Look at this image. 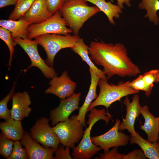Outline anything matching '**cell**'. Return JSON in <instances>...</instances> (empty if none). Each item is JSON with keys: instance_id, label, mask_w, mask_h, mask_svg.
<instances>
[{"instance_id": "15", "label": "cell", "mask_w": 159, "mask_h": 159, "mask_svg": "<svg viewBox=\"0 0 159 159\" xmlns=\"http://www.w3.org/2000/svg\"><path fill=\"white\" fill-rule=\"evenodd\" d=\"M12 99L11 118L21 121L27 117L32 111L29 107L31 102L30 96L26 91L18 92L14 94Z\"/></svg>"}, {"instance_id": "36", "label": "cell", "mask_w": 159, "mask_h": 159, "mask_svg": "<svg viewBox=\"0 0 159 159\" xmlns=\"http://www.w3.org/2000/svg\"><path fill=\"white\" fill-rule=\"evenodd\" d=\"M17 0H0V8L11 5H15Z\"/></svg>"}, {"instance_id": "39", "label": "cell", "mask_w": 159, "mask_h": 159, "mask_svg": "<svg viewBox=\"0 0 159 159\" xmlns=\"http://www.w3.org/2000/svg\"><path fill=\"white\" fill-rule=\"evenodd\" d=\"M69 0H66V1H69Z\"/></svg>"}, {"instance_id": "1", "label": "cell", "mask_w": 159, "mask_h": 159, "mask_svg": "<svg viewBox=\"0 0 159 159\" xmlns=\"http://www.w3.org/2000/svg\"><path fill=\"white\" fill-rule=\"evenodd\" d=\"M89 51L92 60L103 67L102 71L107 80L115 75L131 77L141 72L128 57L126 47L121 43L92 41L89 46Z\"/></svg>"}, {"instance_id": "32", "label": "cell", "mask_w": 159, "mask_h": 159, "mask_svg": "<svg viewBox=\"0 0 159 159\" xmlns=\"http://www.w3.org/2000/svg\"><path fill=\"white\" fill-rule=\"evenodd\" d=\"M100 157H95L96 159H122L124 153H121L118 151V147H114L111 150L99 153Z\"/></svg>"}, {"instance_id": "38", "label": "cell", "mask_w": 159, "mask_h": 159, "mask_svg": "<svg viewBox=\"0 0 159 159\" xmlns=\"http://www.w3.org/2000/svg\"><path fill=\"white\" fill-rule=\"evenodd\" d=\"M157 142V144L158 145V150H159V137L156 142Z\"/></svg>"}, {"instance_id": "14", "label": "cell", "mask_w": 159, "mask_h": 159, "mask_svg": "<svg viewBox=\"0 0 159 159\" xmlns=\"http://www.w3.org/2000/svg\"><path fill=\"white\" fill-rule=\"evenodd\" d=\"M20 143L26 149L29 159H53L55 149L47 148L34 140L28 132H25Z\"/></svg>"}, {"instance_id": "4", "label": "cell", "mask_w": 159, "mask_h": 159, "mask_svg": "<svg viewBox=\"0 0 159 159\" xmlns=\"http://www.w3.org/2000/svg\"><path fill=\"white\" fill-rule=\"evenodd\" d=\"M107 80L100 78L98 83L100 88L99 95L95 100L91 103L87 112L100 105L105 106L108 112V107L114 102H120L123 97L137 94L140 92V91L136 90L128 85L129 81L125 82L120 81L117 85H113L108 83Z\"/></svg>"}, {"instance_id": "37", "label": "cell", "mask_w": 159, "mask_h": 159, "mask_svg": "<svg viewBox=\"0 0 159 159\" xmlns=\"http://www.w3.org/2000/svg\"><path fill=\"white\" fill-rule=\"evenodd\" d=\"M132 0H117V5L122 9L124 8V4L129 7L131 6V1Z\"/></svg>"}, {"instance_id": "8", "label": "cell", "mask_w": 159, "mask_h": 159, "mask_svg": "<svg viewBox=\"0 0 159 159\" xmlns=\"http://www.w3.org/2000/svg\"><path fill=\"white\" fill-rule=\"evenodd\" d=\"M15 45H19L27 54L31 61V64L22 71L26 72L33 67L38 68L46 78L52 79L57 76V74L53 67L48 65L40 56L37 47L38 44L36 40H32L28 38H13Z\"/></svg>"}, {"instance_id": "41", "label": "cell", "mask_w": 159, "mask_h": 159, "mask_svg": "<svg viewBox=\"0 0 159 159\" xmlns=\"http://www.w3.org/2000/svg\"><path fill=\"white\" fill-rule=\"evenodd\" d=\"M158 69H159V67H158Z\"/></svg>"}, {"instance_id": "40", "label": "cell", "mask_w": 159, "mask_h": 159, "mask_svg": "<svg viewBox=\"0 0 159 159\" xmlns=\"http://www.w3.org/2000/svg\"><path fill=\"white\" fill-rule=\"evenodd\" d=\"M158 117L159 120V116Z\"/></svg>"}, {"instance_id": "21", "label": "cell", "mask_w": 159, "mask_h": 159, "mask_svg": "<svg viewBox=\"0 0 159 159\" xmlns=\"http://www.w3.org/2000/svg\"><path fill=\"white\" fill-rule=\"evenodd\" d=\"M95 5L107 16L110 24L115 25L114 18L119 19L122 13V9L117 5L112 4L106 0H85Z\"/></svg>"}, {"instance_id": "25", "label": "cell", "mask_w": 159, "mask_h": 159, "mask_svg": "<svg viewBox=\"0 0 159 159\" xmlns=\"http://www.w3.org/2000/svg\"><path fill=\"white\" fill-rule=\"evenodd\" d=\"M35 1L17 0L14 9L8 17V19L17 20L24 17Z\"/></svg>"}, {"instance_id": "19", "label": "cell", "mask_w": 159, "mask_h": 159, "mask_svg": "<svg viewBox=\"0 0 159 159\" xmlns=\"http://www.w3.org/2000/svg\"><path fill=\"white\" fill-rule=\"evenodd\" d=\"M32 23L22 17L17 20L1 19L0 26L9 31L13 38H28V29Z\"/></svg>"}, {"instance_id": "35", "label": "cell", "mask_w": 159, "mask_h": 159, "mask_svg": "<svg viewBox=\"0 0 159 159\" xmlns=\"http://www.w3.org/2000/svg\"><path fill=\"white\" fill-rule=\"evenodd\" d=\"M147 158L144 152L142 150L134 149L124 154L122 159H146Z\"/></svg>"}, {"instance_id": "3", "label": "cell", "mask_w": 159, "mask_h": 159, "mask_svg": "<svg viewBox=\"0 0 159 159\" xmlns=\"http://www.w3.org/2000/svg\"><path fill=\"white\" fill-rule=\"evenodd\" d=\"M89 111L88 119L87 123L88 127L84 131L82 139L77 147L73 150L72 156L74 159H90L101 150L100 147L94 144L92 141L90 132L94 124L102 120L107 124L112 116L104 109H97L93 108Z\"/></svg>"}, {"instance_id": "10", "label": "cell", "mask_w": 159, "mask_h": 159, "mask_svg": "<svg viewBox=\"0 0 159 159\" xmlns=\"http://www.w3.org/2000/svg\"><path fill=\"white\" fill-rule=\"evenodd\" d=\"M120 122V120L116 119L114 125L108 131L100 135L91 137L92 143L103 149L104 152L112 147L126 145L130 136L119 130Z\"/></svg>"}, {"instance_id": "24", "label": "cell", "mask_w": 159, "mask_h": 159, "mask_svg": "<svg viewBox=\"0 0 159 159\" xmlns=\"http://www.w3.org/2000/svg\"><path fill=\"white\" fill-rule=\"evenodd\" d=\"M138 5L139 9H144L146 14L144 17L147 18L150 22L155 25L159 24V18L157 12L159 11V0H140Z\"/></svg>"}, {"instance_id": "17", "label": "cell", "mask_w": 159, "mask_h": 159, "mask_svg": "<svg viewBox=\"0 0 159 159\" xmlns=\"http://www.w3.org/2000/svg\"><path fill=\"white\" fill-rule=\"evenodd\" d=\"M52 15L49 11L46 0H35L24 17L32 24L42 22Z\"/></svg>"}, {"instance_id": "16", "label": "cell", "mask_w": 159, "mask_h": 159, "mask_svg": "<svg viewBox=\"0 0 159 159\" xmlns=\"http://www.w3.org/2000/svg\"><path fill=\"white\" fill-rule=\"evenodd\" d=\"M141 114L144 119L143 125L140 128L147 135V140L150 142H156L159 137V120L150 112L147 105L141 106Z\"/></svg>"}, {"instance_id": "28", "label": "cell", "mask_w": 159, "mask_h": 159, "mask_svg": "<svg viewBox=\"0 0 159 159\" xmlns=\"http://www.w3.org/2000/svg\"><path fill=\"white\" fill-rule=\"evenodd\" d=\"M14 141L0 135V154L6 159L10 156L13 149Z\"/></svg>"}, {"instance_id": "34", "label": "cell", "mask_w": 159, "mask_h": 159, "mask_svg": "<svg viewBox=\"0 0 159 159\" xmlns=\"http://www.w3.org/2000/svg\"><path fill=\"white\" fill-rule=\"evenodd\" d=\"M46 1L49 11L53 15L59 10L66 0H46Z\"/></svg>"}, {"instance_id": "11", "label": "cell", "mask_w": 159, "mask_h": 159, "mask_svg": "<svg viewBox=\"0 0 159 159\" xmlns=\"http://www.w3.org/2000/svg\"><path fill=\"white\" fill-rule=\"evenodd\" d=\"M50 86L45 92L46 94H53L60 100L64 99L74 93L77 85L65 70L60 77L56 76L49 81Z\"/></svg>"}, {"instance_id": "7", "label": "cell", "mask_w": 159, "mask_h": 159, "mask_svg": "<svg viewBox=\"0 0 159 159\" xmlns=\"http://www.w3.org/2000/svg\"><path fill=\"white\" fill-rule=\"evenodd\" d=\"M59 10L47 20L39 23L32 24L28 29V38L32 39L43 34H54L65 35L72 32Z\"/></svg>"}, {"instance_id": "20", "label": "cell", "mask_w": 159, "mask_h": 159, "mask_svg": "<svg viewBox=\"0 0 159 159\" xmlns=\"http://www.w3.org/2000/svg\"><path fill=\"white\" fill-rule=\"evenodd\" d=\"M0 129L3 135L14 141L21 140L25 133L21 121L12 118L1 122Z\"/></svg>"}, {"instance_id": "6", "label": "cell", "mask_w": 159, "mask_h": 159, "mask_svg": "<svg viewBox=\"0 0 159 159\" xmlns=\"http://www.w3.org/2000/svg\"><path fill=\"white\" fill-rule=\"evenodd\" d=\"M73 115L67 120L59 122L52 127L58 136L59 143L65 147L73 149L75 143L82 138L84 131L83 126Z\"/></svg>"}, {"instance_id": "12", "label": "cell", "mask_w": 159, "mask_h": 159, "mask_svg": "<svg viewBox=\"0 0 159 159\" xmlns=\"http://www.w3.org/2000/svg\"><path fill=\"white\" fill-rule=\"evenodd\" d=\"M81 95L80 93H74L70 97L61 100L58 106L50 111L49 120L51 121L52 125L67 120L71 113L79 109Z\"/></svg>"}, {"instance_id": "27", "label": "cell", "mask_w": 159, "mask_h": 159, "mask_svg": "<svg viewBox=\"0 0 159 159\" xmlns=\"http://www.w3.org/2000/svg\"><path fill=\"white\" fill-rule=\"evenodd\" d=\"M16 82L13 83V86L9 93L0 101V118L7 120L11 118V110L7 107L9 100L12 99L14 94V90Z\"/></svg>"}, {"instance_id": "9", "label": "cell", "mask_w": 159, "mask_h": 159, "mask_svg": "<svg viewBox=\"0 0 159 159\" xmlns=\"http://www.w3.org/2000/svg\"><path fill=\"white\" fill-rule=\"evenodd\" d=\"M30 134L34 140L46 148L56 150L59 147V139L46 117H42L36 121L30 129Z\"/></svg>"}, {"instance_id": "23", "label": "cell", "mask_w": 159, "mask_h": 159, "mask_svg": "<svg viewBox=\"0 0 159 159\" xmlns=\"http://www.w3.org/2000/svg\"><path fill=\"white\" fill-rule=\"evenodd\" d=\"M71 49L81 57L89 66V68L93 70L99 77L107 79L102 71L96 67L91 59L89 55V46L85 43L83 38H80Z\"/></svg>"}, {"instance_id": "29", "label": "cell", "mask_w": 159, "mask_h": 159, "mask_svg": "<svg viewBox=\"0 0 159 159\" xmlns=\"http://www.w3.org/2000/svg\"><path fill=\"white\" fill-rule=\"evenodd\" d=\"M142 75L144 82L149 91L152 92L154 83H158L159 82V69L151 70Z\"/></svg>"}, {"instance_id": "33", "label": "cell", "mask_w": 159, "mask_h": 159, "mask_svg": "<svg viewBox=\"0 0 159 159\" xmlns=\"http://www.w3.org/2000/svg\"><path fill=\"white\" fill-rule=\"evenodd\" d=\"M70 148L60 145L55 150V159H73L70 153Z\"/></svg>"}, {"instance_id": "26", "label": "cell", "mask_w": 159, "mask_h": 159, "mask_svg": "<svg viewBox=\"0 0 159 159\" xmlns=\"http://www.w3.org/2000/svg\"><path fill=\"white\" fill-rule=\"evenodd\" d=\"M0 38L6 43L9 49L10 56L8 62V68L11 66L15 46L11 32L3 27H0Z\"/></svg>"}, {"instance_id": "18", "label": "cell", "mask_w": 159, "mask_h": 159, "mask_svg": "<svg viewBox=\"0 0 159 159\" xmlns=\"http://www.w3.org/2000/svg\"><path fill=\"white\" fill-rule=\"evenodd\" d=\"M89 70L91 76V82L89 90L82 106L80 107L78 115L77 116V120L83 126H85V116L87 110L92 101L97 97V87L100 77L91 69Z\"/></svg>"}, {"instance_id": "22", "label": "cell", "mask_w": 159, "mask_h": 159, "mask_svg": "<svg viewBox=\"0 0 159 159\" xmlns=\"http://www.w3.org/2000/svg\"><path fill=\"white\" fill-rule=\"evenodd\" d=\"M131 144H136L141 148L147 158L159 159V151L156 142L150 143L143 139L137 132L136 135L130 136Z\"/></svg>"}, {"instance_id": "13", "label": "cell", "mask_w": 159, "mask_h": 159, "mask_svg": "<svg viewBox=\"0 0 159 159\" xmlns=\"http://www.w3.org/2000/svg\"><path fill=\"white\" fill-rule=\"evenodd\" d=\"M123 103L126 107V114L120 122L119 130L120 131L127 130L130 134L135 135L137 132L135 129V120L141 114V106L140 103L139 96L137 94H135L131 102L128 97L126 96Z\"/></svg>"}, {"instance_id": "5", "label": "cell", "mask_w": 159, "mask_h": 159, "mask_svg": "<svg viewBox=\"0 0 159 159\" xmlns=\"http://www.w3.org/2000/svg\"><path fill=\"white\" fill-rule=\"evenodd\" d=\"M80 38L78 35H72L69 34H51L41 35L35 39L46 52L47 58L45 62L49 66L53 67L55 56L59 51L66 48H73Z\"/></svg>"}, {"instance_id": "2", "label": "cell", "mask_w": 159, "mask_h": 159, "mask_svg": "<svg viewBox=\"0 0 159 159\" xmlns=\"http://www.w3.org/2000/svg\"><path fill=\"white\" fill-rule=\"evenodd\" d=\"M86 2L85 0L66 1L59 9L62 16L74 35H78L84 23L100 11L96 6H89Z\"/></svg>"}, {"instance_id": "30", "label": "cell", "mask_w": 159, "mask_h": 159, "mask_svg": "<svg viewBox=\"0 0 159 159\" xmlns=\"http://www.w3.org/2000/svg\"><path fill=\"white\" fill-rule=\"evenodd\" d=\"M21 145L19 140L14 141L12 153L7 159H28L26 150Z\"/></svg>"}, {"instance_id": "31", "label": "cell", "mask_w": 159, "mask_h": 159, "mask_svg": "<svg viewBox=\"0 0 159 159\" xmlns=\"http://www.w3.org/2000/svg\"><path fill=\"white\" fill-rule=\"evenodd\" d=\"M128 85L137 90H142L145 92V95L147 97L151 95L150 92L144 82L143 75H140L136 79L131 81H129Z\"/></svg>"}]
</instances>
